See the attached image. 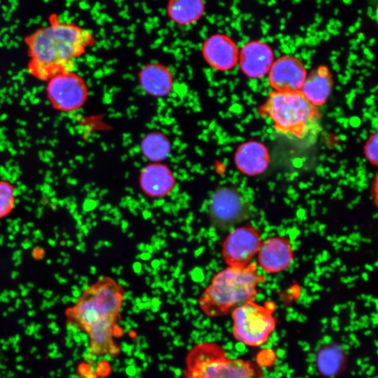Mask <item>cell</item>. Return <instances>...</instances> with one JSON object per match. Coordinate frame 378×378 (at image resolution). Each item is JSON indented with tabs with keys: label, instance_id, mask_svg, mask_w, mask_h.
Listing matches in <instances>:
<instances>
[{
	"label": "cell",
	"instance_id": "48",
	"mask_svg": "<svg viewBox=\"0 0 378 378\" xmlns=\"http://www.w3.org/2000/svg\"><path fill=\"white\" fill-rule=\"evenodd\" d=\"M370 91H371L372 93H374V92H377V90L376 89V88H374Z\"/></svg>",
	"mask_w": 378,
	"mask_h": 378
},
{
	"label": "cell",
	"instance_id": "3",
	"mask_svg": "<svg viewBox=\"0 0 378 378\" xmlns=\"http://www.w3.org/2000/svg\"><path fill=\"white\" fill-rule=\"evenodd\" d=\"M273 121L277 133L302 144H314L321 131L320 113L300 91L272 92L262 107Z\"/></svg>",
	"mask_w": 378,
	"mask_h": 378
},
{
	"label": "cell",
	"instance_id": "34",
	"mask_svg": "<svg viewBox=\"0 0 378 378\" xmlns=\"http://www.w3.org/2000/svg\"><path fill=\"white\" fill-rule=\"evenodd\" d=\"M365 57L370 62L374 58V54L372 52H370L369 55H366Z\"/></svg>",
	"mask_w": 378,
	"mask_h": 378
},
{
	"label": "cell",
	"instance_id": "19",
	"mask_svg": "<svg viewBox=\"0 0 378 378\" xmlns=\"http://www.w3.org/2000/svg\"><path fill=\"white\" fill-rule=\"evenodd\" d=\"M204 10L203 1L198 0H174L167 6L168 17L179 25H189L197 22Z\"/></svg>",
	"mask_w": 378,
	"mask_h": 378
},
{
	"label": "cell",
	"instance_id": "42",
	"mask_svg": "<svg viewBox=\"0 0 378 378\" xmlns=\"http://www.w3.org/2000/svg\"><path fill=\"white\" fill-rule=\"evenodd\" d=\"M356 92L362 94V93L365 92V90L363 88H357L356 89Z\"/></svg>",
	"mask_w": 378,
	"mask_h": 378
},
{
	"label": "cell",
	"instance_id": "53",
	"mask_svg": "<svg viewBox=\"0 0 378 378\" xmlns=\"http://www.w3.org/2000/svg\"><path fill=\"white\" fill-rule=\"evenodd\" d=\"M360 48L363 50V49H365L366 48V46L365 44H362L360 46Z\"/></svg>",
	"mask_w": 378,
	"mask_h": 378
},
{
	"label": "cell",
	"instance_id": "12",
	"mask_svg": "<svg viewBox=\"0 0 378 378\" xmlns=\"http://www.w3.org/2000/svg\"><path fill=\"white\" fill-rule=\"evenodd\" d=\"M202 54L211 66L220 71L232 69L238 60L235 43L222 34H215L208 38L203 44Z\"/></svg>",
	"mask_w": 378,
	"mask_h": 378
},
{
	"label": "cell",
	"instance_id": "57",
	"mask_svg": "<svg viewBox=\"0 0 378 378\" xmlns=\"http://www.w3.org/2000/svg\"><path fill=\"white\" fill-rule=\"evenodd\" d=\"M356 72V74H360V71H355Z\"/></svg>",
	"mask_w": 378,
	"mask_h": 378
},
{
	"label": "cell",
	"instance_id": "31",
	"mask_svg": "<svg viewBox=\"0 0 378 378\" xmlns=\"http://www.w3.org/2000/svg\"><path fill=\"white\" fill-rule=\"evenodd\" d=\"M377 106L375 104L370 106V108H368V112L370 113H372L374 111H376Z\"/></svg>",
	"mask_w": 378,
	"mask_h": 378
},
{
	"label": "cell",
	"instance_id": "4",
	"mask_svg": "<svg viewBox=\"0 0 378 378\" xmlns=\"http://www.w3.org/2000/svg\"><path fill=\"white\" fill-rule=\"evenodd\" d=\"M265 280L256 265L228 266L211 280L198 300L200 309L209 317L232 312L238 306L254 300L258 286Z\"/></svg>",
	"mask_w": 378,
	"mask_h": 378
},
{
	"label": "cell",
	"instance_id": "15",
	"mask_svg": "<svg viewBox=\"0 0 378 378\" xmlns=\"http://www.w3.org/2000/svg\"><path fill=\"white\" fill-rule=\"evenodd\" d=\"M141 88L148 94L162 97L168 95L174 86V76L170 69L160 63H150L139 73Z\"/></svg>",
	"mask_w": 378,
	"mask_h": 378
},
{
	"label": "cell",
	"instance_id": "56",
	"mask_svg": "<svg viewBox=\"0 0 378 378\" xmlns=\"http://www.w3.org/2000/svg\"><path fill=\"white\" fill-rule=\"evenodd\" d=\"M367 120V118L363 116V121H366Z\"/></svg>",
	"mask_w": 378,
	"mask_h": 378
},
{
	"label": "cell",
	"instance_id": "26",
	"mask_svg": "<svg viewBox=\"0 0 378 378\" xmlns=\"http://www.w3.org/2000/svg\"><path fill=\"white\" fill-rule=\"evenodd\" d=\"M365 102L369 106H371L374 104V100L371 99L370 97L366 98L365 99Z\"/></svg>",
	"mask_w": 378,
	"mask_h": 378
},
{
	"label": "cell",
	"instance_id": "47",
	"mask_svg": "<svg viewBox=\"0 0 378 378\" xmlns=\"http://www.w3.org/2000/svg\"><path fill=\"white\" fill-rule=\"evenodd\" d=\"M344 3L349 5L351 4V1H344Z\"/></svg>",
	"mask_w": 378,
	"mask_h": 378
},
{
	"label": "cell",
	"instance_id": "32",
	"mask_svg": "<svg viewBox=\"0 0 378 378\" xmlns=\"http://www.w3.org/2000/svg\"><path fill=\"white\" fill-rule=\"evenodd\" d=\"M365 61L364 59L357 60L356 61V64L358 66H362L363 64H365Z\"/></svg>",
	"mask_w": 378,
	"mask_h": 378
},
{
	"label": "cell",
	"instance_id": "21",
	"mask_svg": "<svg viewBox=\"0 0 378 378\" xmlns=\"http://www.w3.org/2000/svg\"><path fill=\"white\" fill-rule=\"evenodd\" d=\"M15 188L7 181H0V218L7 216L15 204Z\"/></svg>",
	"mask_w": 378,
	"mask_h": 378
},
{
	"label": "cell",
	"instance_id": "9",
	"mask_svg": "<svg viewBox=\"0 0 378 378\" xmlns=\"http://www.w3.org/2000/svg\"><path fill=\"white\" fill-rule=\"evenodd\" d=\"M261 246L258 232L251 227H241L232 230L225 239L223 256L229 266H245Z\"/></svg>",
	"mask_w": 378,
	"mask_h": 378
},
{
	"label": "cell",
	"instance_id": "46",
	"mask_svg": "<svg viewBox=\"0 0 378 378\" xmlns=\"http://www.w3.org/2000/svg\"><path fill=\"white\" fill-rule=\"evenodd\" d=\"M362 111H363V113H366V112L368 111V108H363L362 109Z\"/></svg>",
	"mask_w": 378,
	"mask_h": 378
},
{
	"label": "cell",
	"instance_id": "22",
	"mask_svg": "<svg viewBox=\"0 0 378 378\" xmlns=\"http://www.w3.org/2000/svg\"><path fill=\"white\" fill-rule=\"evenodd\" d=\"M364 153L366 160L378 167V132L370 137L365 146Z\"/></svg>",
	"mask_w": 378,
	"mask_h": 378
},
{
	"label": "cell",
	"instance_id": "11",
	"mask_svg": "<svg viewBox=\"0 0 378 378\" xmlns=\"http://www.w3.org/2000/svg\"><path fill=\"white\" fill-rule=\"evenodd\" d=\"M176 178L170 167L162 162H151L145 166L139 176L141 191L150 198L160 199L174 190Z\"/></svg>",
	"mask_w": 378,
	"mask_h": 378
},
{
	"label": "cell",
	"instance_id": "13",
	"mask_svg": "<svg viewBox=\"0 0 378 378\" xmlns=\"http://www.w3.org/2000/svg\"><path fill=\"white\" fill-rule=\"evenodd\" d=\"M292 260L291 245L284 238H269L261 244L258 251L259 264L269 273H277L286 270Z\"/></svg>",
	"mask_w": 378,
	"mask_h": 378
},
{
	"label": "cell",
	"instance_id": "29",
	"mask_svg": "<svg viewBox=\"0 0 378 378\" xmlns=\"http://www.w3.org/2000/svg\"><path fill=\"white\" fill-rule=\"evenodd\" d=\"M367 14L369 17H370L373 14V10L371 6H368L367 8Z\"/></svg>",
	"mask_w": 378,
	"mask_h": 378
},
{
	"label": "cell",
	"instance_id": "33",
	"mask_svg": "<svg viewBox=\"0 0 378 378\" xmlns=\"http://www.w3.org/2000/svg\"><path fill=\"white\" fill-rule=\"evenodd\" d=\"M357 36H358L357 38H358L360 41H364L365 38L364 34L363 33H359Z\"/></svg>",
	"mask_w": 378,
	"mask_h": 378
},
{
	"label": "cell",
	"instance_id": "25",
	"mask_svg": "<svg viewBox=\"0 0 378 378\" xmlns=\"http://www.w3.org/2000/svg\"><path fill=\"white\" fill-rule=\"evenodd\" d=\"M41 248H36L33 252H32V255L34 258H41L43 256V254H44V252L42 250L41 251H40Z\"/></svg>",
	"mask_w": 378,
	"mask_h": 378
},
{
	"label": "cell",
	"instance_id": "5",
	"mask_svg": "<svg viewBox=\"0 0 378 378\" xmlns=\"http://www.w3.org/2000/svg\"><path fill=\"white\" fill-rule=\"evenodd\" d=\"M186 378H262L255 363L229 358L219 344L204 342L194 346L185 358Z\"/></svg>",
	"mask_w": 378,
	"mask_h": 378
},
{
	"label": "cell",
	"instance_id": "10",
	"mask_svg": "<svg viewBox=\"0 0 378 378\" xmlns=\"http://www.w3.org/2000/svg\"><path fill=\"white\" fill-rule=\"evenodd\" d=\"M307 71L297 58L285 55L273 62L270 70L271 86L278 92H296L301 90Z\"/></svg>",
	"mask_w": 378,
	"mask_h": 378
},
{
	"label": "cell",
	"instance_id": "6",
	"mask_svg": "<svg viewBox=\"0 0 378 378\" xmlns=\"http://www.w3.org/2000/svg\"><path fill=\"white\" fill-rule=\"evenodd\" d=\"M274 309L272 302L262 305L254 300L236 307L232 312L234 339L248 346L256 347L265 344L276 328Z\"/></svg>",
	"mask_w": 378,
	"mask_h": 378
},
{
	"label": "cell",
	"instance_id": "8",
	"mask_svg": "<svg viewBox=\"0 0 378 378\" xmlns=\"http://www.w3.org/2000/svg\"><path fill=\"white\" fill-rule=\"evenodd\" d=\"M251 213V204L239 191L222 187L212 195L209 202V216L212 224L219 229H227L246 220Z\"/></svg>",
	"mask_w": 378,
	"mask_h": 378
},
{
	"label": "cell",
	"instance_id": "37",
	"mask_svg": "<svg viewBox=\"0 0 378 378\" xmlns=\"http://www.w3.org/2000/svg\"><path fill=\"white\" fill-rule=\"evenodd\" d=\"M363 50V53L366 55H369L371 51L366 47L365 49Z\"/></svg>",
	"mask_w": 378,
	"mask_h": 378
},
{
	"label": "cell",
	"instance_id": "54",
	"mask_svg": "<svg viewBox=\"0 0 378 378\" xmlns=\"http://www.w3.org/2000/svg\"><path fill=\"white\" fill-rule=\"evenodd\" d=\"M376 19L378 18V8L377 9V12H376Z\"/></svg>",
	"mask_w": 378,
	"mask_h": 378
},
{
	"label": "cell",
	"instance_id": "23",
	"mask_svg": "<svg viewBox=\"0 0 378 378\" xmlns=\"http://www.w3.org/2000/svg\"><path fill=\"white\" fill-rule=\"evenodd\" d=\"M371 194L375 206L378 208V172L372 181Z\"/></svg>",
	"mask_w": 378,
	"mask_h": 378
},
{
	"label": "cell",
	"instance_id": "58",
	"mask_svg": "<svg viewBox=\"0 0 378 378\" xmlns=\"http://www.w3.org/2000/svg\"><path fill=\"white\" fill-rule=\"evenodd\" d=\"M375 88L378 90V85Z\"/></svg>",
	"mask_w": 378,
	"mask_h": 378
},
{
	"label": "cell",
	"instance_id": "18",
	"mask_svg": "<svg viewBox=\"0 0 378 378\" xmlns=\"http://www.w3.org/2000/svg\"><path fill=\"white\" fill-rule=\"evenodd\" d=\"M347 356L343 347L332 343L321 348L316 355V366L325 377H332L344 370Z\"/></svg>",
	"mask_w": 378,
	"mask_h": 378
},
{
	"label": "cell",
	"instance_id": "44",
	"mask_svg": "<svg viewBox=\"0 0 378 378\" xmlns=\"http://www.w3.org/2000/svg\"><path fill=\"white\" fill-rule=\"evenodd\" d=\"M351 49L356 50L358 49V47L357 46H351Z\"/></svg>",
	"mask_w": 378,
	"mask_h": 378
},
{
	"label": "cell",
	"instance_id": "49",
	"mask_svg": "<svg viewBox=\"0 0 378 378\" xmlns=\"http://www.w3.org/2000/svg\"><path fill=\"white\" fill-rule=\"evenodd\" d=\"M367 71H368V70L366 69H363L361 70V72L363 74H365Z\"/></svg>",
	"mask_w": 378,
	"mask_h": 378
},
{
	"label": "cell",
	"instance_id": "17",
	"mask_svg": "<svg viewBox=\"0 0 378 378\" xmlns=\"http://www.w3.org/2000/svg\"><path fill=\"white\" fill-rule=\"evenodd\" d=\"M332 88V79L326 66L312 71L306 78L300 92L312 104L320 106L328 98Z\"/></svg>",
	"mask_w": 378,
	"mask_h": 378
},
{
	"label": "cell",
	"instance_id": "30",
	"mask_svg": "<svg viewBox=\"0 0 378 378\" xmlns=\"http://www.w3.org/2000/svg\"><path fill=\"white\" fill-rule=\"evenodd\" d=\"M358 57L356 54H354L352 52L350 53L349 59L352 60L353 62L356 61Z\"/></svg>",
	"mask_w": 378,
	"mask_h": 378
},
{
	"label": "cell",
	"instance_id": "52",
	"mask_svg": "<svg viewBox=\"0 0 378 378\" xmlns=\"http://www.w3.org/2000/svg\"><path fill=\"white\" fill-rule=\"evenodd\" d=\"M363 79H364V76H359V80H360V81H362Z\"/></svg>",
	"mask_w": 378,
	"mask_h": 378
},
{
	"label": "cell",
	"instance_id": "40",
	"mask_svg": "<svg viewBox=\"0 0 378 378\" xmlns=\"http://www.w3.org/2000/svg\"><path fill=\"white\" fill-rule=\"evenodd\" d=\"M350 44L351 46H357L358 43H357V41L356 39H352L350 41Z\"/></svg>",
	"mask_w": 378,
	"mask_h": 378
},
{
	"label": "cell",
	"instance_id": "16",
	"mask_svg": "<svg viewBox=\"0 0 378 378\" xmlns=\"http://www.w3.org/2000/svg\"><path fill=\"white\" fill-rule=\"evenodd\" d=\"M269 153L262 144L251 141L241 144L237 149L234 160L239 170L253 176L265 171L269 164Z\"/></svg>",
	"mask_w": 378,
	"mask_h": 378
},
{
	"label": "cell",
	"instance_id": "2",
	"mask_svg": "<svg viewBox=\"0 0 378 378\" xmlns=\"http://www.w3.org/2000/svg\"><path fill=\"white\" fill-rule=\"evenodd\" d=\"M94 39L88 29L51 15L46 25L24 38L29 74L39 80L47 81L57 74L73 71L75 59L85 52Z\"/></svg>",
	"mask_w": 378,
	"mask_h": 378
},
{
	"label": "cell",
	"instance_id": "24",
	"mask_svg": "<svg viewBox=\"0 0 378 378\" xmlns=\"http://www.w3.org/2000/svg\"><path fill=\"white\" fill-rule=\"evenodd\" d=\"M349 121L350 125L354 127H359L361 123V120L358 117H356V116L351 117Z\"/></svg>",
	"mask_w": 378,
	"mask_h": 378
},
{
	"label": "cell",
	"instance_id": "7",
	"mask_svg": "<svg viewBox=\"0 0 378 378\" xmlns=\"http://www.w3.org/2000/svg\"><path fill=\"white\" fill-rule=\"evenodd\" d=\"M47 82V97L52 107L59 111H75L87 100L88 89L86 83L74 71L57 74Z\"/></svg>",
	"mask_w": 378,
	"mask_h": 378
},
{
	"label": "cell",
	"instance_id": "45",
	"mask_svg": "<svg viewBox=\"0 0 378 378\" xmlns=\"http://www.w3.org/2000/svg\"><path fill=\"white\" fill-rule=\"evenodd\" d=\"M370 18L372 20H376V15H375V14H372Z\"/></svg>",
	"mask_w": 378,
	"mask_h": 378
},
{
	"label": "cell",
	"instance_id": "35",
	"mask_svg": "<svg viewBox=\"0 0 378 378\" xmlns=\"http://www.w3.org/2000/svg\"><path fill=\"white\" fill-rule=\"evenodd\" d=\"M375 42V39L372 38L368 41V46H372Z\"/></svg>",
	"mask_w": 378,
	"mask_h": 378
},
{
	"label": "cell",
	"instance_id": "14",
	"mask_svg": "<svg viewBox=\"0 0 378 378\" xmlns=\"http://www.w3.org/2000/svg\"><path fill=\"white\" fill-rule=\"evenodd\" d=\"M273 57L272 50L268 45L261 41H252L241 50L240 67L248 77L260 78L270 71Z\"/></svg>",
	"mask_w": 378,
	"mask_h": 378
},
{
	"label": "cell",
	"instance_id": "28",
	"mask_svg": "<svg viewBox=\"0 0 378 378\" xmlns=\"http://www.w3.org/2000/svg\"><path fill=\"white\" fill-rule=\"evenodd\" d=\"M363 116L365 117L367 119H370V120H372V118H373L372 114L369 113L368 111L363 113Z\"/></svg>",
	"mask_w": 378,
	"mask_h": 378
},
{
	"label": "cell",
	"instance_id": "39",
	"mask_svg": "<svg viewBox=\"0 0 378 378\" xmlns=\"http://www.w3.org/2000/svg\"><path fill=\"white\" fill-rule=\"evenodd\" d=\"M349 31L351 34L354 33L356 31V29L354 26H351L349 28Z\"/></svg>",
	"mask_w": 378,
	"mask_h": 378
},
{
	"label": "cell",
	"instance_id": "1",
	"mask_svg": "<svg viewBox=\"0 0 378 378\" xmlns=\"http://www.w3.org/2000/svg\"><path fill=\"white\" fill-rule=\"evenodd\" d=\"M122 286L113 278L102 276L87 287L66 315L72 326L85 332L89 349L95 356H116L115 338L124 300Z\"/></svg>",
	"mask_w": 378,
	"mask_h": 378
},
{
	"label": "cell",
	"instance_id": "20",
	"mask_svg": "<svg viewBox=\"0 0 378 378\" xmlns=\"http://www.w3.org/2000/svg\"><path fill=\"white\" fill-rule=\"evenodd\" d=\"M140 150L146 159L152 162H161L170 154L171 143L162 133L147 134L141 140Z\"/></svg>",
	"mask_w": 378,
	"mask_h": 378
},
{
	"label": "cell",
	"instance_id": "43",
	"mask_svg": "<svg viewBox=\"0 0 378 378\" xmlns=\"http://www.w3.org/2000/svg\"><path fill=\"white\" fill-rule=\"evenodd\" d=\"M365 64L368 66V67H370V66H372V64L370 62H365Z\"/></svg>",
	"mask_w": 378,
	"mask_h": 378
},
{
	"label": "cell",
	"instance_id": "36",
	"mask_svg": "<svg viewBox=\"0 0 378 378\" xmlns=\"http://www.w3.org/2000/svg\"><path fill=\"white\" fill-rule=\"evenodd\" d=\"M371 122H372V125L378 123V118H377V117H373V118H372V120H371Z\"/></svg>",
	"mask_w": 378,
	"mask_h": 378
},
{
	"label": "cell",
	"instance_id": "38",
	"mask_svg": "<svg viewBox=\"0 0 378 378\" xmlns=\"http://www.w3.org/2000/svg\"><path fill=\"white\" fill-rule=\"evenodd\" d=\"M356 85L358 87V88H363V85L362 83V81H360L359 80L356 81Z\"/></svg>",
	"mask_w": 378,
	"mask_h": 378
},
{
	"label": "cell",
	"instance_id": "55",
	"mask_svg": "<svg viewBox=\"0 0 378 378\" xmlns=\"http://www.w3.org/2000/svg\"><path fill=\"white\" fill-rule=\"evenodd\" d=\"M358 13L359 14L362 13V10L359 9V10H358Z\"/></svg>",
	"mask_w": 378,
	"mask_h": 378
},
{
	"label": "cell",
	"instance_id": "50",
	"mask_svg": "<svg viewBox=\"0 0 378 378\" xmlns=\"http://www.w3.org/2000/svg\"><path fill=\"white\" fill-rule=\"evenodd\" d=\"M369 97H370L371 99H373V100H374V99H375V96H374L373 94H371Z\"/></svg>",
	"mask_w": 378,
	"mask_h": 378
},
{
	"label": "cell",
	"instance_id": "27",
	"mask_svg": "<svg viewBox=\"0 0 378 378\" xmlns=\"http://www.w3.org/2000/svg\"><path fill=\"white\" fill-rule=\"evenodd\" d=\"M360 136L364 139L366 140L368 139V134L367 131L365 130H363L362 133L360 134Z\"/></svg>",
	"mask_w": 378,
	"mask_h": 378
},
{
	"label": "cell",
	"instance_id": "51",
	"mask_svg": "<svg viewBox=\"0 0 378 378\" xmlns=\"http://www.w3.org/2000/svg\"><path fill=\"white\" fill-rule=\"evenodd\" d=\"M370 72H369L368 71L364 74L365 76H370Z\"/></svg>",
	"mask_w": 378,
	"mask_h": 378
},
{
	"label": "cell",
	"instance_id": "59",
	"mask_svg": "<svg viewBox=\"0 0 378 378\" xmlns=\"http://www.w3.org/2000/svg\"><path fill=\"white\" fill-rule=\"evenodd\" d=\"M377 100H378V97H377Z\"/></svg>",
	"mask_w": 378,
	"mask_h": 378
},
{
	"label": "cell",
	"instance_id": "41",
	"mask_svg": "<svg viewBox=\"0 0 378 378\" xmlns=\"http://www.w3.org/2000/svg\"><path fill=\"white\" fill-rule=\"evenodd\" d=\"M354 27H355L356 29H359L360 27V22L357 21V22L355 23V24H354Z\"/></svg>",
	"mask_w": 378,
	"mask_h": 378
}]
</instances>
